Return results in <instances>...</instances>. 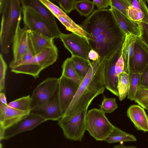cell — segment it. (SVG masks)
Wrapping results in <instances>:
<instances>
[{"mask_svg": "<svg viewBox=\"0 0 148 148\" xmlns=\"http://www.w3.org/2000/svg\"><path fill=\"white\" fill-rule=\"evenodd\" d=\"M79 25L86 32L91 49L98 53L100 60L121 49L126 35L110 8L95 10Z\"/></svg>", "mask_w": 148, "mask_h": 148, "instance_id": "6da1fadb", "label": "cell"}, {"mask_svg": "<svg viewBox=\"0 0 148 148\" xmlns=\"http://www.w3.org/2000/svg\"><path fill=\"white\" fill-rule=\"evenodd\" d=\"M106 60L101 61L99 58L92 62V66L79 85L63 116L73 115L83 110H87L95 98L103 93L106 88L104 77Z\"/></svg>", "mask_w": 148, "mask_h": 148, "instance_id": "7a4b0ae2", "label": "cell"}, {"mask_svg": "<svg viewBox=\"0 0 148 148\" xmlns=\"http://www.w3.org/2000/svg\"><path fill=\"white\" fill-rule=\"evenodd\" d=\"M20 0H6L1 13L0 33L1 53H9L18 24L22 18V7Z\"/></svg>", "mask_w": 148, "mask_h": 148, "instance_id": "3957f363", "label": "cell"}, {"mask_svg": "<svg viewBox=\"0 0 148 148\" xmlns=\"http://www.w3.org/2000/svg\"><path fill=\"white\" fill-rule=\"evenodd\" d=\"M58 58V49L54 45L29 59L12 60L9 66L11 71L16 74L28 75L36 79L42 70L55 62Z\"/></svg>", "mask_w": 148, "mask_h": 148, "instance_id": "277c9868", "label": "cell"}, {"mask_svg": "<svg viewBox=\"0 0 148 148\" xmlns=\"http://www.w3.org/2000/svg\"><path fill=\"white\" fill-rule=\"evenodd\" d=\"M114 126L99 109L93 108L87 113L86 130L97 140L105 141Z\"/></svg>", "mask_w": 148, "mask_h": 148, "instance_id": "5b68a950", "label": "cell"}, {"mask_svg": "<svg viewBox=\"0 0 148 148\" xmlns=\"http://www.w3.org/2000/svg\"><path fill=\"white\" fill-rule=\"evenodd\" d=\"M87 110H84L73 115L63 116L58 121L67 138L81 141L86 130Z\"/></svg>", "mask_w": 148, "mask_h": 148, "instance_id": "8992f818", "label": "cell"}, {"mask_svg": "<svg viewBox=\"0 0 148 148\" xmlns=\"http://www.w3.org/2000/svg\"><path fill=\"white\" fill-rule=\"evenodd\" d=\"M59 78L48 77L38 84L31 96V109L48 101L54 95L58 86Z\"/></svg>", "mask_w": 148, "mask_h": 148, "instance_id": "52a82bcc", "label": "cell"}, {"mask_svg": "<svg viewBox=\"0 0 148 148\" xmlns=\"http://www.w3.org/2000/svg\"><path fill=\"white\" fill-rule=\"evenodd\" d=\"M59 38L72 56H78L90 61L88 54L92 49L87 40L73 33L69 34L62 33Z\"/></svg>", "mask_w": 148, "mask_h": 148, "instance_id": "ba28073f", "label": "cell"}, {"mask_svg": "<svg viewBox=\"0 0 148 148\" xmlns=\"http://www.w3.org/2000/svg\"><path fill=\"white\" fill-rule=\"evenodd\" d=\"M21 4L24 26L30 31L37 32L49 37L54 38L39 13L32 7L21 3Z\"/></svg>", "mask_w": 148, "mask_h": 148, "instance_id": "9c48e42d", "label": "cell"}, {"mask_svg": "<svg viewBox=\"0 0 148 148\" xmlns=\"http://www.w3.org/2000/svg\"><path fill=\"white\" fill-rule=\"evenodd\" d=\"M148 66V49L137 37L135 43L134 52L128 65L127 73L142 74Z\"/></svg>", "mask_w": 148, "mask_h": 148, "instance_id": "30bf717a", "label": "cell"}, {"mask_svg": "<svg viewBox=\"0 0 148 148\" xmlns=\"http://www.w3.org/2000/svg\"><path fill=\"white\" fill-rule=\"evenodd\" d=\"M79 86L73 80L63 75L59 78V99L63 115L73 100Z\"/></svg>", "mask_w": 148, "mask_h": 148, "instance_id": "8fae6325", "label": "cell"}, {"mask_svg": "<svg viewBox=\"0 0 148 148\" xmlns=\"http://www.w3.org/2000/svg\"><path fill=\"white\" fill-rule=\"evenodd\" d=\"M30 112L38 115L46 121H58L63 116L59 99L58 88L56 92L48 101L34 108Z\"/></svg>", "mask_w": 148, "mask_h": 148, "instance_id": "7c38bea8", "label": "cell"}, {"mask_svg": "<svg viewBox=\"0 0 148 148\" xmlns=\"http://www.w3.org/2000/svg\"><path fill=\"white\" fill-rule=\"evenodd\" d=\"M121 54V49L106 59L104 70V77L106 88L114 95L119 96L117 89L118 77L115 69V65Z\"/></svg>", "mask_w": 148, "mask_h": 148, "instance_id": "4fadbf2b", "label": "cell"}, {"mask_svg": "<svg viewBox=\"0 0 148 148\" xmlns=\"http://www.w3.org/2000/svg\"><path fill=\"white\" fill-rule=\"evenodd\" d=\"M46 121L40 116L30 112L18 123L5 129L3 139H7L18 134L32 130Z\"/></svg>", "mask_w": 148, "mask_h": 148, "instance_id": "5bb4252c", "label": "cell"}, {"mask_svg": "<svg viewBox=\"0 0 148 148\" xmlns=\"http://www.w3.org/2000/svg\"><path fill=\"white\" fill-rule=\"evenodd\" d=\"M21 3L32 7L40 15L50 30L54 38H59L62 33L57 24L55 16L40 0H21Z\"/></svg>", "mask_w": 148, "mask_h": 148, "instance_id": "9a60e30c", "label": "cell"}, {"mask_svg": "<svg viewBox=\"0 0 148 148\" xmlns=\"http://www.w3.org/2000/svg\"><path fill=\"white\" fill-rule=\"evenodd\" d=\"M19 23L12 43L14 61L22 60L25 56L27 49L28 29L25 26L21 27Z\"/></svg>", "mask_w": 148, "mask_h": 148, "instance_id": "2e32d148", "label": "cell"}, {"mask_svg": "<svg viewBox=\"0 0 148 148\" xmlns=\"http://www.w3.org/2000/svg\"><path fill=\"white\" fill-rule=\"evenodd\" d=\"M30 111L20 110L0 102V125L8 128L27 116Z\"/></svg>", "mask_w": 148, "mask_h": 148, "instance_id": "e0dca14e", "label": "cell"}, {"mask_svg": "<svg viewBox=\"0 0 148 148\" xmlns=\"http://www.w3.org/2000/svg\"><path fill=\"white\" fill-rule=\"evenodd\" d=\"M115 19L119 26L126 35L131 34L140 37V35L139 23L131 20L118 10L111 7Z\"/></svg>", "mask_w": 148, "mask_h": 148, "instance_id": "ac0fdd59", "label": "cell"}, {"mask_svg": "<svg viewBox=\"0 0 148 148\" xmlns=\"http://www.w3.org/2000/svg\"><path fill=\"white\" fill-rule=\"evenodd\" d=\"M127 113L137 130L148 132V116L144 108L139 105H132L127 109Z\"/></svg>", "mask_w": 148, "mask_h": 148, "instance_id": "d6986e66", "label": "cell"}, {"mask_svg": "<svg viewBox=\"0 0 148 148\" xmlns=\"http://www.w3.org/2000/svg\"><path fill=\"white\" fill-rule=\"evenodd\" d=\"M35 55L42 52L54 45V38H51L40 32L28 30Z\"/></svg>", "mask_w": 148, "mask_h": 148, "instance_id": "ffe728a7", "label": "cell"}, {"mask_svg": "<svg viewBox=\"0 0 148 148\" xmlns=\"http://www.w3.org/2000/svg\"><path fill=\"white\" fill-rule=\"evenodd\" d=\"M137 37L131 34L126 35L121 48L125 65L124 71L127 73L129 62L134 54V44Z\"/></svg>", "mask_w": 148, "mask_h": 148, "instance_id": "44dd1931", "label": "cell"}, {"mask_svg": "<svg viewBox=\"0 0 148 148\" xmlns=\"http://www.w3.org/2000/svg\"><path fill=\"white\" fill-rule=\"evenodd\" d=\"M136 139L134 135L127 133L114 126L113 129L105 141L108 143L128 141H135Z\"/></svg>", "mask_w": 148, "mask_h": 148, "instance_id": "7402d4cb", "label": "cell"}, {"mask_svg": "<svg viewBox=\"0 0 148 148\" xmlns=\"http://www.w3.org/2000/svg\"><path fill=\"white\" fill-rule=\"evenodd\" d=\"M71 58L73 65L82 81L92 66V63L90 61L78 56H72Z\"/></svg>", "mask_w": 148, "mask_h": 148, "instance_id": "603a6c76", "label": "cell"}, {"mask_svg": "<svg viewBox=\"0 0 148 148\" xmlns=\"http://www.w3.org/2000/svg\"><path fill=\"white\" fill-rule=\"evenodd\" d=\"M56 18L64 25L66 29L85 38L88 40L87 34L79 25L76 24L66 14Z\"/></svg>", "mask_w": 148, "mask_h": 148, "instance_id": "cb8c5ba5", "label": "cell"}, {"mask_svg": "<svg viewBox=\"0 0 148 148\" xmlns=\"http://www.w3.org/2000/svg\"><path fill=\"white\" fill-rule=\"evenodd\" d=\"M62 67L61 75L73 80L80 85L82 81L73 65L71 57L67 58L64 61Z\"/></svg>", "mask_w": 148, "mask_h": 148, "instance_id": "d4e9b609", "label": "cell"}, {"mask_svg": "<svg viewBox=\"0 0 148 148\" xmlns=\"http://www.w3.org/2000/svg\"><path fill=\"white\" fill-rule=\"evenodd\" d=\"M130 87V77L128 74L123 71L118 76L117 85L119 100L122 101L127 96Z\"/></svg>", "mask_w": 148, "mask_h": 148, "instance_id": "484cf974", "label": "cell"}, {"mask_svg": "<svg viewBox=\"0 0 148 148\" xmlns=\"http://www.w3.org/2000/svg\"><path fill=\"white\" fill-rule=\"evenodd\" d=\"M32 99L29 95L23 97L9 102L10 107L23 111H30Z\"/></svg>", "mask_w": 148, "mask_h": 148, "instance_id": "4316f807", "label": "cell"}, {"mask_svg": "<svg viewBox=\"0 0 148 148\" xmlns=\"http://www.w3.org/2000/svg\"><path fill=\"white\" fill-rule=\"evenodd\" d=\"M94 6L92 1L90 0H77L75 5V9L81 15L88 17L92 13Z\"/></svg>", "mask_w": 148, "mask_h": 148, "instance_id": "83f0119b", "label": "cell"}, {"mask_svg": "<svg viewBox=\"0 0 148 148\" xmlns=\"http://www.w3.org/2000/svg\"><path fill=\"white\" fill-rule=\"evenodd\" d=\"M141 74L135 73L131 74L130 77V87L127 98L131 101H134V97L141 81Z\"/></svg>", "mask_w": 148, "mask_h": 148, "instance_id": "f1b7e54d", "label": "cell"}, {"mask_svg": "<svg viewBox=\"0 0 148 148\" xmlns=\"http://www.w3.org/2000/svg\"><path fill=\"white\" fill-rule=\"evenodd\" d=\"M127 14L129 18L134 21L138 23L143 22L148 24V16L140 10L131 5L128 8Z\"/></svg>", "mask_w": 148, "mask_h": 148, "instance_id": "f546056e", "label": "cell"}, {"mask_svg": "<svg viewBox=\"0 0 148 148\" xmlns=\"http://www.w3.org/2000/svg\"><path fill=\"white\" fill-rule=\"evenodd\" d=\"M134 101L144 108H148V89L138 86Z\"/></svg>", "mask_w": 148, "mask_h": 148, "instance_id": "4dcf8cb0", "label": "cell"}, {"mask_svg": "<svg viewBox=\"0 0 148 148\" xmlns=\"http://www.w3.org/2000/svg\"><path fill=\"white\" fill-rule=\"evenodd\" d=\"M100 110L104 114L113 112L118 108L116 99L114 98H108L104 95Z\"/></svg>", "mask_w": 148, "mask_h": 148, "instance_id": "1f68e13d", "label": "cell"}, {"mask_svg": "<svg viewBox=\"0 0 148 148\" xmlns=\"http://www.w3.org/2000/svg\"><path fill=\"white\" fill-rule=\"evenodd\" d=\"M111 7L115 8L128 17L127 12L131 5L129 0H111Z\"/></svg>", "mask_w": 148, "mask_h": 148, "instance_id": "d6a6232c", "label": "cell"}, {"mask_svg": "<svg viewBox=\"0 0 148 148\" xmlns=\"http://www.w3.org/2000/svg\"><path fill=\"white\" fill-rule=\"evenodd\" d=\"M7 64L5 62L2 54H0V92H5V78Z\"/></svg>", "mask_w": 148, "mask_h": 148, "instance_id": "836d02e7", "label": "cell"}, {"mask_svg": "<svg viewBox=\"0 0 148 148\" xmlns=\"http://www.w3.org/2000/svg\"><path fill=\"white\" fill-rule=\"evenodd\" d=\"M40 0L56 18L58 16H62L66 14L61 9L50 1L48 0Z\"/></svg>", "mask_w": 148, "mask_h": 148, "instance_id": "e575fe53", "label": "cell"}, {"mask_svg": "<svg viewBox=\"0 0 148 148\" xmlns=\"http://www.w3.org/2000/svg\"><path fill=\"white\" fill-rule=\"evenodd\" d=\"M58 3L66 13H70L75 9L76 0H57L54 1Z\"/></svg>", "mask_w": 148, "mask_h": 148, "instance_id": "d590c367", "label": "cell"}, {"mask_svg": "<svg viewBox=\"0 0 148 148\" xmlns=\"http://www.w3.org/2000/svg\"><path fill=\"white\" fill-rule=\"evenodd\" d=\"M139 23L140 30V39L148 49V24L143 22Z\"/></svg>", "mask_w": 148, "mask_h": 148, "instance_id": "8d00e7d4", "label": "cell"}, {"mask_svg": "<svg viewBox=\"0 0 148 148\" xmlns=\"http://www.w3.org/2000/svg\"><path fill=\"white\" fill-rule=\"evenodd\" d=\"M131 6L138 9L148 16V8L146 5L145 0H129Z\"/></svg>", "mask_w": 148, "mask_h": 148, "instance_id": "74e56055", "label": "cell"}, {"mask_svg": "<svg viewBox=\"0 0 148 148\" xmlns=\"http://www.w3.org/2000/svg\"><path fill=\"white\" fill-rule=\"evenodd\" d=\"M92 1L98 10L106 9L111 6V0H93Z\"/></svg>", "mask_w": 148, "mask_h": 148, "instance_id": "f35d334b", "label": "cell"}, {"mask_svg": "<svg viewBox=\"0 0 148 148\" xmlns=\"http://www.w3.org/2000/svg\"><path fill=\"white\" fill-rule=\"evenodd\" d=\"M124 62L121 54L117 61L115 65L116 73L118 77L120 74L124 71Z\"/></svg>", "mask_w": 148, "mask_h": 148, "instance_id": "ab89813d", "label": "cell"}, {"mask_svg": "<svg viewBox=\"0 0 148 148\" xmlns=\"http://www.w3.org/2000/svg\"><path fill=\"white\" fill-rule=\"evenodd\" d=\"M27 49L26 54L23 60L29 59L35 55L29 34L28 32Z\"/></svg>", "mask_w": 148, "mask_h": 148, "instance_id": "60d3db41", "label": "cell"}, {"mask_svg": "<svg viewBox=\"0 0 148 148\" xmlns=\"http://www.w3.org/2000/svg\"><path fill=\"white\" fill-rule=\"evenodd\" d=\"M140 86L148 89V66L141 75L140 84Z\"/></svg>", "mask_w": 148, "mask_h": 148, "instance_id": "b9f144b4", "label": "cell"}, {"mask_svg": "<svg viewBox=\"0 0 148 148\" xmlns=\"http://www.w3.org/2000/svg\"><path fill=\"white\" fill-rule=\"evenodd\" d=\"M88 58L89 59L95 61L98 60L100 58V57L96 51L92 49L89 52Z\"/></svg>", "mask_w": 148, "mask_h": 148, "instance_id": "7bdbcfd3", "label": "cell"}, {"mask_svg": "<svg viewBox=\"0 0 148 148\" xmlns=\"http://www.w3.org/2000/svg\"><path fill=\"white\" fill-rule=\"evenodd\" d=\"M0 102H2L4 104H8L5 93H0Z\"/></svg>", "mask_w": 148, "mask_h": 148, "instance_id": "ee69618b", "label": "cell"}, {"mask_svg": "<svg viewBox=\"0 0 148 148\" xmlns=\"http://www.w3.org/2000/svg\"><path fill=\"white\" fill-rule=\"evenodd\" d=\"M113 148H137L136 147L133 146H126L122 144H119L114 146Z\"/></svg>", "mask_w": 148, "mask_h": 148, "instance_id": "f6af8a7d", "label": "cell"}, {"mask_svg": "<svg viewBox=\"0 0 148 148\" xmlns=\"http://www.w3.org/2000/svg\"><path fill=\"white\" fill-rule=\"evenodd\" d=\"M5 129L2 126L0 125V140H1L3 139L4 135Z\"/></svg>", "mask_w": 148, "mask_h": 148, "instance_id": "bcb514c9", "label": "cell"}, {"mask_svg": "<svg viewBox=\"0 0 148 148\" xmlns=\"http://www.w3.org/2000/svg\"><path fill=\"white\" fill-rule=\"evenodd\" d=\"M6 1V0H0V14L4 7Z\"/></svg>", "mask_w": 148, "mask_h": 148, "instance_id": "7dc6e473", "label": "cell"}, {"mask_svg": "<svg viewBox=\"0 0 148 148\" xmlns=\"http://www.w3.org/2000/svg\"><path fill=\"white\" fill-rule=\"evenodd\" d=\"M0 148H3L2 145L1 143L0 144Z\"/></svg>", "mask_w": 148, "mask_h": 148, "instance_id": "c3c4849f", "label": "cell"}, {"mask_svg": "<svg viewBox=\"0 0 148 148\" xmlns=\"http://www.w3.org/2000/svg\"><path fill=\"white\" fill-rule=\"evenodd\" d=\"M146 110H147V112H148V108H147L146 109Z\"/></svg>", "mask_w": 148, "mask_h": 148, "instance_id": "681fc988", "label": "cell"}]
</instances>
